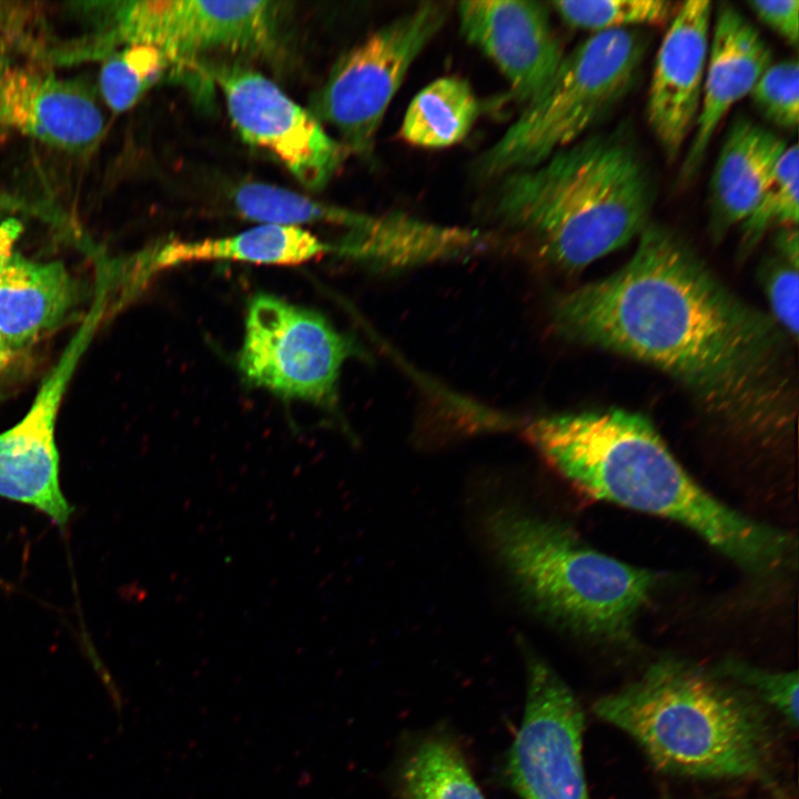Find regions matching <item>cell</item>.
Returning <instances> with one entry per match:
<instances>
[{"label": "cell", "mask_w": 799, "mask_h": 799, "mask_svg": "<svg viewBox=\"0 0 799 799\" xmlns=\"http://www.w3.org/2000/svg\"><path fill=\"white\" fill-rule=\"evenodd\" d=\"M550 316L569 340L671 376L737 432L772 438L792 427L788 336L666 226L649 223L620 269L558 296Z\"/></svg>", "instance_id": "obj_1"}, {"label": "cell", "mask_w": 799, "mask_h": 799, "mask_svg": "<svg viewBox=\"0 0 799 799\" xmlns=\"http://www.w3.org/2000/svg\"><path fill=\"white\" fill-rule=\"evenodd\" d=\"M525 436L586 495L680 524L748 570L779 567L793 550L787 534L702 488L639 413L609 408L544 415L527 424Z\"/></svg>", "instance_id": "obj_2"}, {"label": "cell", "mask_w": 799, "mask_h": 799, "mask_svg": "<svg viewBox=\"0 0 799 799\" xmlns=\"http://www.w3.org/2000/svg\"><path fill=\"white\" fill-rule=\"evenodd\" d=\"M488 212L554 266L577 272L649 225L650 171L629 133L584 136L536 166L496 180Z\"/></svg>", "instance_id": "obj_3"}, {"label": "cell", "mask_w": 799, "mask_h": 799, "mask_svg": "<svg viewBox=\"0 0 799 799\" xmlns=\"http://www.w3.org/2000/svg\"><path fill=\"white\" fill-rule=\"evenodd\" d=\"M595 714L634 739L660 769L716 779H765L772 736L756 698L721 676L675 658L599 698Z\"/></svg>", "instance_id": "obj_4"}, {"label": "cell", "mask_w": 799, "mask_h": 799, "mask_svg": "<svg viewBox=\"0 0 799 799\" xmlns=\"http://www.w3.org/2000/svg\"><path fill=\"white\" fill-rule=\"evenodd\" d=\"M486 528L499 562L544 618L596 641L630 640L658 585L656 573L601 553L565 526L518 508L493 510Z\"/></svg>", "instance_id": "obj_5"}, {"label": "cell", "mask_w": 799, "mask_h": 799, "mask_svg": "<svg viewBox=\"0 0 799 799\" xmlns=\"http://www.w3.org/2000/svg\"><path fill=\"white\" fill-rule=\"evenodd\" d=\"M646 51L636 29L593 33L472 166L479 182L529 169L585 136L629 92Z\"/></svg>", "instance_id": "obj_6"}, {"label": "cell", "mask_w": 799, "mask_h": 799, "mask_svg": "<svg viewBox=\"0 0 799 799\" xmlns=\"http://www.w3.org/2000/svg\"><path fill=\"white\" fill-rule=\"evenodd\" d=\"M447 19L441 2H422L374 31L335 63L314 98L348 152L371 159L386 110L409 68Z\"/></svg>", "instance_id": "obj_7"}, {"label": "cell", "mask_w": 799, "mask_h": 799, "mask_svg": "<svg viewBox=\"0 0 799 799\" xmlns=\"http://www.w3.org/2000/svg\"><path fill=\"white\" fill-rule=\"evenodd\" d=\"M354 343L317 312L259 294L249 304L239 366L245 380L285 400L335 408Z\"/></svg>", "instance_id": "obj_8"}, {"label": "cell", "mask_w": 799, "mask_h": 799, "mask_svg": "<svg viewBox=\"0 0 799 799\" xmlns=\"http://www.w3.org/2000/svg\"><path fill=\"white\" fill-rule=\"evenodd\" d=\"M107 310V302L94 296L27 414L0 433V497L32 506L60 527L68 524L73 507L60 485L55 423L69 382Z\"/></svg>", "instance_id": "obj_9"}, {"label": "cell", "mask_w": 799, "mask_h": 799, "mask_svg": "<svg viewBox=\"0 0 799 799\" xmlns=\"http://www.w3.org/2000/svg\"><path fill=\"white\" fill-rule=\"evenodd\" d=\"M273 1L141 0L115 13L114 37L162 50L174 65L193 64L210 51L264 53L275 43Z\"/></svg>", "instance_id": "obj_10"}, {"label": "cell", "mask_w": 799, "mask_h": 799, "mask_svg": "<svg viewBox=\"0 0 799 799\" xmlns=\"http://www.w3.org/2000/svg\"><path fill=\"white\" fill-rule=\"evenodd\" d=\"M524 716L508 755L522 799H589L584 762V715L574 694L543 660L527 664Z\"/></svg>", "instance_id": "obj_11"}, {"label": "cell", "mask_w": 799, "mask_h": 799, "mask_svg": "<svg viewBox=\"0 0 799 799\" xmlns=\"http://www.w3.org/2000/svg\"><path fill=\"white\" fill-rule=\"evenodd\" d=\"M241 138L273 154L304 186L320 190L347 151L320 120L257 71L237 64L209 68Z\"/></svg>", "instance_id": "obj_12"}, {"label": "cell", "mask_w": 799, "mask_h": 799, "mask_svg": "<svg viewBox=\"0 0 799 799\" xmlns=\"http://www.w3.org/2000/svg\"><path fill=\"white\" fill-rule=\"evenodd\" d=\"M457 17L463 37L498 68L524 107L544 91L565 55L539 1H462Z\"/></svg>", "instance_id": "obj_13"}, {"label": "cell", "mask_w": 799, "mask_h": 799, "mask_svg": "<svg viewBox=\"0 0 799 799\" xmlns=\"http://www.w3.org/2000/svg\"><path fill=\"white\" fill-rule=\"evenodd\" d=\"M711 2H684L671 17L657 52L647 97L649 127L669 159L694 131L702 95Z\"/></svg>", "instance_id": "obj_14"}, {"label": "cell", "mask_w": 799, "mask_h": 799, "mask_svg": "<svg viewBox=\"0 0 799 799\" xmlns=\"http://www.w3.org/2000/svg\"><path fill=\"white\" fill-rule=\"evenodd\" d=\"M0 125L54 148L82 151L100 140L104 118L84 83L1 62Z\"/></svg>", "instance_id": "obj_15"}, {"label": "cell", "mask_w": 799, "mask_h": 799, "mask_svg": "<svg viewBox=\"0 0 799 799\" xmlns=\"http://www.w3.org/2000/svg\"><path fill=\"white\" fill-rule=\"evenodd\" d=\"M714 18L700 109L680 168L682 181L695 176L719 123L739 100L750 94L772 63L770 47L740 10L722 3Z\"/></svg>", "instance_id": "obj_16"}, {"label": "cell", "mask_w": 799, "mask_h": 799, "mask_svg": "<svg viewBox=\"0 0 799 799\" xmlns=\"http://www.w3.org/2000/svg\"><path fill=\"white\" fill-rule=\"evenodd\" d=\"M333 252L374 266L405 267L463 257L488 247L478 230L442 225L404 213L357 212Z\"/></svg>", "instance_id": "obj_17"}, {"label": "cell", "mask_w": 799, "mask_h": 799, "mask_svg": "<svg viewBox=\"0 0 799 799\" xmlns=\"http://www.w3.org/2000/svg\"><path fill=\"white\" fill-rule=\"evenodd\" d=\"M787 146L781 136L749 118L732 121L709 184V225L717 239L750 213Z\"/></svg>", "instance_id": "obj_18"}, {"label": "cell", "mask_w": 799, "mask_h": 799, "mask_svg": "<svg viewBox=\"0 0 799 799\" xmlns=\"http://www.w3.org/2000/svg\"><path fill=\"white\" fill-rule=\"evenodd\" d=\"M75 299L60 262H36L18 253L0 259V336L21 351L59 325Z\"/></svg>", "instance_id": "obj_19"}, {"label": "cell", "mask_w": 799, "mask_h": 799, "mask_svg": "<svg viewBox=\"0 0 799 799\" xmlns=\"http://www.w3.org/2000/svg\"><path fill=\"white\" fill-rule=\"evenodd\" d=\"M333 252L332 244L295 225L261 224L234 235L171 241L150 256L152 271L198 261L295 265Z\"/></svg>", "instance_id": "obj_20"}, {"label": "cell", "mask_w": 799, "mask_h": 799, "mask_svg": "<svg viewBox=\"0 0 799 799\" xmlns=\"http://www.w3.org/2000/svg\"><path fill=\"white\" fill-rule=\"evenodd\" d=\"M479 111V100L466 80L438 78L424 87L408 104L401 135L417 146H451L467 136Z\"/></svg>", "instance_id": "obj_21"}, {"label": "cell", "mask_w": 799, "mask_h": 799, "mask_svg": "<svg viewBox=\"0 0 799 799\" xmlns=\"http://www.w3.org/2000/svg\"><path fill=\"white\" fill-rule=\"evenodd\" d=\"M405 799H485L461 754L434 739L411 757L403 773Z\"/></svg>", "instance_id": "obj_22"}, {"label": "cell", "mask_w": 799, "mask_h": 799, "mask_svg": "<svg viewBox=\"0 0 799 799\" xmlns=\"http://www.w3.org/2000/svg\"><path fill=\"white\" fill-rule=\"evenodd\" d=\"M234 205L246 219L263 224L300 226L325 223L344 227L351 210L325 204L277 185L247 182L234 192Z\"/></svg>", "instance_id": "obj_23"}, {"label": "cell", "mask_w": 799, "mask_h": 799, "mask_svg": "<svg viewBox=\"0 0 799 799\" xmlns=\"http://www.w3.org/2000/svg\"><path fill=\"white\" fill-rule=\"evenodd\" d=\"M172 65V60L153 45L128 44L103 63L99 75L100 93L112 111H127Z\"/></svg>", "instance_id": "obj_24"}, {"label": "cell", "mask_w": 799, "mask_h": 799, "mask_svg": "<svg viewBox=\"0 0 799 799\" xmlns=\"http://www.w3.org/2000/svg\"><path fill=\"white\" fill-rule=\"evenodd\" d=\"M799 150L788 145L779 159L771 181L750 213L739 224L741 246L752 249L773 229L797 227L798 224Z\"/></svg>", "instance_id": "obj_25"}, {"label": "cell", "mask_w": 799, "mask_h": 799, "mask_svg": "<svg viewBox=\"0 0 799 799\" xmlns=\"http://www.w3.org/2000/svg\"><path fill=\"white\" fill-rule=\"evenodd\" d=\"M549 6L568 26L594 33L660 24L676 11L664 0H573Z\"/></svg>", "instance_id": "obj_26"}, {"label": "cell", "mask_w": 799, "mask_h": 799, "mask_svg": "<svg viewBox=\"0 0 799 799\" xmlns=\"http://www.w3.org/2000/svg\"><path fill=\"white\" fill-rule=\"evenodd\" d=\"M718 672L771 707L788 725L798 726L797 671H769L737 660H726Z\"/></svg>", "instance_id": "obj_27"}, {"label": "cell", "mask_w": 799, "mask_h": 799, "mask_svg": "<svg viewBox=\"0 0 799 799\" xmlns=\"http://www.w3.org/2000/svg\"><path fill=\"white\" fill-rule=\"evenodd\" d=\"M749 97L771 124L793 130L799 118V67L796 58L771 63Z\"/></svg>", "instance_id": "obj_28"}, {"label": "cell", "mask_w": 799, "mask_h": 799, "mask_svg": "<svg viewBox=\"0 0 799 799\" xmlns=\"http://www.w3.org/2000/svg\"><path fill=\"white\" fill-rule=\"evenodd\" d=\"M799 261L776 252L763 271L765 292L772 320L795 342L798 336Z\"/></svg>", "instance_id": "obj_29"}, {"label": "cell", "mask_w": 799, "mask_h": 799, "mask_svg": "<svg viewBox=\"0 0 799 799\" xmlns=\"http://www.w3.org/2000/svg\"><path fill=\"white\" fill-rule=\"evenodd\" d=\"M754 14L789 45L797 48L799 41L798 0H751Z\"/></svg>", "instance_id": "obj_30"}, {"label": "cell", "mask_w": 799, "mask_h": 799, "mask_svg": "<svg viewBox=\"0 0 799 799\" xmlns=\"http://www.w3.org/2000/svg\"><path fill=\"white\" fill-rule=\"evenodd\" d=\"M20 232L21 227L17 221L9 220L0 224V259L13 252Z\"/></svg>", "instance_id": "obj_31"}, {"label": "cell", "mask_w": 799, "mask_h": 799, "mask_svg": "<svg viewBox=\"0 0 799 799\" xmlns=\"http://www.w3.org/2000/svg\"><path fill=\"white\" fill-rule=\"evenodd\" d=\"M19 351L9 345L0 336V373L7 370L18 356Z\"/></svg>", "instance_id": "obj_32"}]
</instances>
